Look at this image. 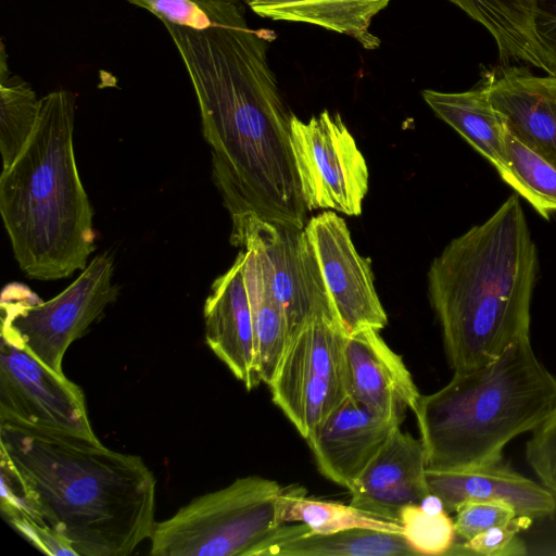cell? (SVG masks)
Here are the masks:
<instances>
[{
	"mask_svg": "<svg viewBox=\"0 0 556 556\" xmlns=\"http://www.w3.org/2000/svg\"><path fill=\"white\" fill-rule=\"evenodd\" d=\"M205 29L161 21L198 100L212 176L231 219L257 217L304 228L308 212L291 146L293 114L268 63L275 34L252 29L243 3L227 0Z\"/></svg>",
	"mask_w": 556,
	"mask_h": 556,
	"instance_id": "6da1fadb",
	"label": "cell"
},
{
	"mask_svg": "<svg viewBox=\"0 0 556 556\" xmlns=\"http://www.w3.org/2000/svg\"><path fill=\"white\" fill-rule=\"evenodd\" d=\"M0 465L78 556H128L151 536L156 479L138 455L97 435L4 421Z\"/></svg>",
	"mask_w": 556,
	"mask_h": 556,
	"instance_id": "7a4b0ae2",
	"label": "cell"
},
{
	"mask_svg": "<svg viewBox=\"0 0 556 556\" xmlns=\"http://www.w3.org/2000/svg\"><path fill=\"white\" fill-rule=\"evenodd\" d=\"M538 270V250L518 195L432 261L429 299L454 372L488 364L530 338Z\"/></svg>",
	"mask_w": 556,
	"mask_h": 556,
	"instance_id": "3957f363",
	"label": "cell"
},
{
	"mask_svg": "<svg viewBox=\"0 0 556 556\" xmlns=\"http://www.w3.org/2000/svg\"><path fill=\"white\" fill-rule=\"evenodd\" d=\"M75 94L40 98L36 126L0 176V213L14 257L30 279L58 280L84 270L96 250L92 207L73 146Z\"/></svg>",
	"mask_w": 556,
	"mask_h": 556,
	"instance_id": "277c9868",
	"label": "cell"
},
{
	"mask_svg": "<svg viewBox=\"0 0 556 556\" xmlns=\"http://www.w3.org/2000/svg\"><path fill=\"white\" fill-rule=\"evenodd\" d=\"M556 408V377L536 357L530 338L498 357L456 371L415 409L426 469L450 470L502 462L504 447L532 432Z\"/></svg>",
	"mask_w": 556,
	"mask_h": 556,
	"instance_id": "5b68a950",
	"label": "cell"
},
{
	"mask_svg": "<svg viewBox=\"0 0 556 556\" xmlns=\"http://www.w3.org/2000/svg\"><path fill=\"white\" fill-rule=\"evenodd\" d=\"M283 488L249 476L200 495L154 523L153 556H264L271 545L311 532L305 523H279L276 504Z\"/></svg>",
	"mask_w": 556,
	"mask_h": 556,
	"instance_id": "8992f818",
	"label": "cell"
},
{
	"mask_svg": "<svg viewBox=\"0 0 556 556\" xmlns=\"http://www.w3.org/2000/svg\"><path fill=\"white\" fill-rule=\"evenodd\" d=\"M113 273V255L100 254L66 289L46 302L24 285H8L1 294V337L63 374L66 350L118 295Z\"/></svg>",
	"mask_w": 556,
	"mask_h": 556,
	"instance_id": "52a82bcc",
	"label": "cell"
},
{
	"mask_svg": "<svg viewBox=\"0 0 556 556\" xmlns=\"http://www.w3.org/2000/svg\"><path fill=\"white\" fill-rule=\"evenodd\" d=\"M230 242L257 256L267 287L285 316L288 343L314 319L340 324L304 228L245 214L232 219Z\"/></svg>",
	"mask_w": 556,
	"mask_h": 556,
	"instance_id": "ba28073f",
	"label": "cell"
},
{
	"mask_svg": "<svg viewBox=\"0 0 556 556\" xmlns=\"http://www.w3.org/2000/svg\"><path fill=\"white\" fill-rule=\"evenodd\" d=\"M346 336L334 320L309 321L288 343L268 384L271 401L304 439L349 396Z\"/></svg>",
	"mask_w": 556,
	"mask_h": 556,
	"instance_id": "9c48e42d",
	"label": "cell"
},
{
	"mask_svg": "<svg viewBox=\"0 0 556 556\" xmlns=\"http://www.w3.org/2000/svg\"><path fill=\"white\" fill-rule=\"evenodd\" d=\"M291 146L308 211L330 208L349 216L362 214L368 167L340 114L324 110L308 122L293 114Z\"/></svg>",
	"mask_w": 556,
	"mask_h": 556,
	"instance_id": "30bf717a",
	"label": "cell"
},
{
	"mask_svg": "<svg viewBox=\"0 0 556 556\" xmlns=\"http://www.w3.org/2000/svg\"><path fill=\"white\" fill-rule=\"evenodd\" d=\"M94 437L80 387L1 337L0 422Z\"/></svg>",
	"mask_w": 556,
	"mask_h": 556,
	"instance_id": "8fae6325",
	"label": "cell"
},
{
	"mask_svg": "<svg viewBox=\"0 0 556 556\" xmlns=\"http://www.w3.org/2000/svg\"><path fill=\"white\" fill-rule=\"evenodd\" d=\"M304 230L345 332L383 329L388 316L374 286L370 260L357 253L344 219L326 211L313 216Z\"/></svg>",
	"mask_w": 556,
	"mask_h": 556,
	"instance_id": "7c38bea8",
	"label": "cell"
},
{
	"mask_svg": "<svg viewBox=\"0 0 556 556\" xmlns=\"http://www.w3.org/2000/svg\"><path fill=\"white\" fill-rule=\"evenodd\" d=\"M365 328L346 336L344 352L349 395L374 415L401 425L415 412L420 393L403 358Z\"/></svg>",
	"mask_w": 556,
	"mask_h": 556,
	"instance_id": "4fadbf2b",
	"label": "cell"
},
{
	"mask_svg": "<svg viewBox=\"0 0 556 556\" xmlns=\"http://www.w3.org/2000/svg\"><path fill=\"white\" fill-rule=\"evenodd\" d=\"M397 426L349 395L305 440L318 471L350 491Z\"/></svg>",
	"mask_w": 556,
	"mask_h": 556,
	"instance_id": "5bb4252c",
	"label": "cell"
},
{
	"mask_svg": "<svg viewBox=\"0 0 556 556\" xmlns=\"http://www.w3.org/2000/svg\"><path fill=\"white\" fill-rule=\"evenodd\" d=\"M426 468L421 439L403 432L397 426L350 490V504L400 522L402 507L419 504L431 493Z\"/></svg>",
	"mask_w": 556,
	"mask_h": 556,
	"instance_id": "9a60e30c",
	"label": "cell"
},
{
	"mask_svg": "<svg viewBox=\"0 0 556 556\" xmlns=\"http://www.w3.org/2000/svg\"><path fill=\"white\" fill-rule=\"evenodd\" d=\"M481 83L507 130L556 164V76L502 66L485 71Z\"/></svg>",
	"mask_w": 556,
	"mask_h": 556,
	"instance_id": "2e32d148",
	"label": "cell"
},
{
	"mask_svg": "<svg viewBox=\"0 0 556 556\" xmlns=\"http://www.w3.org/2000/svg\"><path fill=\"white\" fill-rule=\"evenodd\" d=\"M245 252L216 278L204 303L205 341L248 391L260 381L255 368V341L244 278Z\"/></svg>",
	"mask_w": 556,
	"mask_h": 556,
	"instance_id": "e0dca14e",
	"label": "cell"
},
{
	"mask_svg": "<svg viewBox=\"0 0 556 556\" xmlns=\"http://www.w3.org/2000/svg\"><path fill=\"white\" fill-rule=\"evenodd\" d=\"M431 493L441 498L447 513H455L470 500H501L511 504L519 516L552 517L556 500L541 482L520 475L502 462L450 470L426 469Z\"/></svg>",
	"mask_w": 556,
	"mask_h": 556,
	"instance_id": "ac0fdd59",
	"label": "cell"
},
{
	"mask_svg": "<svg viewBox=\"0 0 556 556\" xmlns=\"http://www.w3.org/2000/svg\"><path fill=\"white\" fill-rule=\"evenodd\" d=\"M257 15L273 21L307 23L355 39L364 49L380 47L370 31L372 18L391 0H243Z\"/></svg>",
	"mask_w": 556,
	"mask_h": 556,
	"instance_id": "d6986e66",
	"label": "cell"
},
{
	"mask_svg": "<svg viewBox=\"0 0 556 556\" xmlns=\"http://www.w3.org/2000/svg\"><path fill=\"white\" fill-rule=\"evenodd\" d=\"M438 117L454 128L500 172L505 164L506 126L481 83L463 92L421 91Z\"/></svg>",
	"mask_w": 556,
	"mask_h": 556,
	"instance_id": "ffe728a7",
	"label": "cell"
},
{
	"mask_svg": "<svg viewBox=\"0 0 556 556\" xmlns=\"http://www.w3.org/2000/svg\"><path fill=\"white\" fill-rule=\"evenodd\" d=\"M485 27L503 64L522 61L542 68L535 36L539 0H447Z\"/></svg>",
	"mask_w": 556,
	"mask_h": 556,
	"instance_id": "44dd1931",
	"label": "cell"
},
{
	"mask_svg": "<svg viewBox=\"0 0 556 556\" xmlns=\"http://www.w3.org/2000/svg\"><path fill=\"white\" fill-rule=\"evenodd\" d=\"M242 250L245 252L244 278L254 329L256 376L260 382L268 386L288 345L287 325L267 287L257 256L250 249Z\"/></svg>",
	"mask_w": 556,
	"mask_h": 556,
	"instance_id": "7402d4cb",
	"label": "cell"
},
{
	"mask_svg": "<svg viewBox=\"0 0 556 556\" xmlns=\"http://www.w3.org/2000/svg\"><path fill=\"white\" fill-rule=\"evenodd\" d=\"M414 556L418 553L401 533L349 529L328 534L289 536L266 549L264 556Z\"/></svg>",
	"mask_w": 556,
	"mask_h": 556,
	"instance_id": "603a6c76",
	"label": "cell"
},
{
	"mask_svg": "<svg viewBox=\"0 0 556 556\" xmlns=\"http://www.w3.org/2000/svg\"><path fill=\"white\" fill-rule=\"evenodd\" d=\"M276 509L279 523H305L309 533L328 534L362 528L403 534L400 522L375 516L351 504L306 497L301 488H283Z\"/></svg>",
	"mask_w": 556,
	"mask_h": 556,
	"instance_id": "cb8c5ba5",
	"label": "cell"
},
{
	"mask_svg": "<svg viewBox=\"0 0 556 556\" xmlns=\"http://www.w3.org/2000/svg\"><path fill=\"white\" fill-rule=\"evenodd\" d=\"M40 98L23 78L12 75L4 46L0 65V152L2 168L11 166L27 143L38 119Z\"/></svg>",
	"mask_w": 556,
	"mask_h": 556,
	"instance_id": "d4e9b609",
	"label": "cell"
},
{
	"mask_svg": "<svg viewBox=\"0 0 556 556\" xmlns=\"http://www.w3.org/2000/svg\"><path fill=\"white\" fill-rule=\"evenodd\" d=\"M502 179L544 218L556 211V164L533 151L506 128Z\"/></svg>",
	"mask_w": 556,
	"mask_h": 556,
	"instance_id": "484cf974",
	"label": "cell"
},
{
	"mask_svg": "<svg viewBox=\"0 0 556 556\" xmlns=\"http://www.w3.org/2000/svg\"><path fill=\"white\" fill-rule=\"evenodd\" d=\"M399 521L403 535L418 555H447L455 544L454 520L446 510L428 513L419 504L401 508Z\"/></svg>",
	"mask_w": 556,
	"mask_h": 556,
	"instance_id": "4316f807",
	"label": "cell"
},
{
	"mask_svg": "<svg viewBox=\"0 0 556 556\" xmlns=\"http://www.w3.org/2000/svg\"><path fill=\"white\" fill-rule=\"evenodd\" d=\"M1 511L8 522L40 552L52 556H78L72 543L34 514L23 497L1 498Z\"/></svg>",
	"mask_w": 556,
	"mask_h": 556,
	"instance_id": "83f0119b",
	"label": "cell"
},
{
	"mask_svg": "<svg viewBox=\"0 0 556 556\" xmlns=\"http://www.w3.org/2000/svg\"><path fill=\"white\" fill-rule=\"evenodd\" d=\"M532 518L518 516L506 526L490 528L459 545H453L448 554H466L480 556H523L527 546L518 536L521 530L528 529Z\"/></svg>",
	"mask_w": 556,
	"mask_h": 556,
	"instance_id": "f1b7e54d",
	"label": "cell"
},
{
	"mask_svg": "<svg viewBox=\"0 0 556 556\" xmlns=\"http://www.w3.org/2000/svg\"><path fill=\"white\" fill-rule=\"evenodd\" d=\"M455 513L456 535L464 541L490 528L509 525L519 516L511 504L501 500L466 501Z\"/></svg>",
	"mask_w": 556,
	"mask_h": 556,
	"instance_id": "f546056e",
	"label": "cell"
},
{
	"mask_svg": "<svg viewBox=\"0 0 556 556\" xmlns=\"http://www.w3.org/2000/svg\"><path fill=\"white\" fill-rule=\"evenodd\" d=\"M525 455L540 482L556 500V408L531 432Z\"/></svg>",
	"mask_w": 556,
	"mask_h": 556,
	"instance_id": "4dcf8cb0",
	"label": "cell"
},
{
	"mask_svg": "<svg viewBox=\"0 0 556 556\" xmlns=\"http://www.w3.org/2000/svg\"><path fill=\"white\" fill-rule=\"evenodd\" d=\"M130 4L144 9L160 21L193 29H205L213 25L207 0H127Z\"/></svg>",
	"mask_w": 556,
	"mask_h": 556,
	"instance_id": "1f68e13d",
	"label": "cell"
},
{
	"mask_svg": "<svg viewBox=\"0 0 556 556\" xmlns=\"http://www.w3.org/2000/svg\"><path fill=\"white\" fill-rule=\"evenodd\" d=\"M535 36L542 70L556 76V0H539Z\"/></svg>",
	"mask_w": 556,
	"mask_h": 556,
	"instance_id": "d6a6232c",
	"label": "cell"
}]
</instances>
